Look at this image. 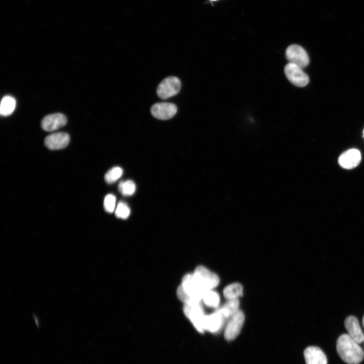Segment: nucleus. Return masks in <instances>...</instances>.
Listing matches in <instances>:
<instances>
[{
	"instance_id": "obj_1",
	"label": "nucleus",
	"mask_w": 364,
	"mask_h": 364,
	"mask_svg": "<svg viewBox=\"0 0 364 364\" xmlns=\"http://www.w3.org/2000/svg\"><path fill=\"white\" fill-rule=\"evenodd\" d=\"M336 349L340 357L348 364H358L363 359L362 349L348 334H343L338 338Z\"/></svg>"
},
{
	"instance_id": "obj_2",
	"label": "nucleus",
	"mask_w": 364,
	"mask_h": 364,
	"mask_svg": "<svg viewBox=\"0 0 364 364\" xmlns=\"http://www.w3.org/2000/svg\"><path fill=\"white\" fill-rule=\"evenodd\" d=\"M193 276L199 287L204 293L213 290L219 284V277L204 266H197Z\"/></svg>"
},
{
	"instance_id": "obj_3",
	"label": "nucleus",
	"mask_w": 364,
	"mask_h": 364,
	"mask_svg": "<svg viewBox=\"0 0 364 364\" xmlns=\"http://www.w3.org/2000/svg\"><path fill=\"white\" fill-rule=\"evenodd\" d=\"M186 316L191 321L197 330L203 333V320L205 315L201 303L185 304L183 308Z\"/></svg>"
},
{
	"instance_id": "obj_4",
	"label": "nucleus",
	"mask_w": 364,
	"mask_h": 364,
	"mask_svg": "<svg viewBox=\"0 0 364 364\" xmlns=\"http://www.w3.org/2000/svg\"><path fill=\"white\" fill-rule=\"evenodd\" d=\"M181 88V82L175 76L164 79L158 85L157 94L161 99L165 100L177 95Z\"/></svg>"
},
{
	"instance_id": "obj_5",
	"label": "nucleus",
	"mask_w": 364,
	"mask_h": 364,
	"mask_svg": "<svg viewBox=\"0 0 364 364\" xmlns=\"http://www.w3.org/2000/svg\"><path fill=\"white\" fill-rule=\"evenodd\" d=\"M245 321L243 312L239 310L229 318L224 329V336L225 340L231 341L235 339L239 334Z\"/></svg>"
},
{
	"instance_id": "obj_6",
	"label": "nucleus",
	"mask_w": 364,
	"mask_h": 364,
	"mask_svg": "<svg viewBox=\"0 0 364 364\" xmlns=\"http://www.w3.org/2000/svg\"><path fill=\"white\" fill-rule=\"evenodd\" d=\"M284 72L287 79L297 86L303 87L309 82L308 75L302 68L294 64L288 63L285 67Z\"/></svg>"
},
{
	"instance_id": "obj_7",
	"label": "nucleus",
	"mask_w": 364,
	"mask_h": 364,
	"mask_svg": "<svg viewBox=\"0 0 364 364\" xmlns=\"http://www.w3.org/2000/svg\"><path fill=\"white\" fill-rule=\"evenodd\" d=\"M286 56L289 63L294 64L301 68L307 66L309 62L306 51L298 44L289 46L286 51Z\"/></svg>"
},
{
	"instance_id": "obj_8",
	"label": "nucleus",
	"mask_w": 364,
	"mask_h": 364,
	"mask_svg": "<svg viewBox=\"0 0 364 364\" xmlns=\"http://www.w3.org/2000/svg\"><path fill=\"white\" fill-rule=\"evenodd\" d=\"M177 110V108L175 104L162 102L154 104L151 108V113L157 119L168 120L175 115Z\"/></svg>"
},
{
	"instance_id": "obj_9",
	"label": "nucleus",
	"mask_w": 364,
	"mask_h": 364,
	"mask_svg": "<svg viewBox=\"0 0 364 364\" xmlns=\"http://www.w3.org/2000/svg\"><path fill=\"white\" fill-rule=\"evenodd\" d=\"M225 319L218 308L211 314H205L203 320L204 331L211 333L219 332L223 327Z\"/></svg>"
},
{
	"instance_id": "obj_10",
	"label": "nucleus",
	"mask_w": 364,
	"mask_h": 364,
	"mask_svg": "<svg viewBox=\"0 0 364 364\" xmlns=\"http://www.w3.org/2000/svg\"><path fill=\"white\" fill-rule=\"evenodd\" d=\"M67 122V119L64 114L54 113L44 117L41 121V126L45 131H52L64 126Z\"/></svg>"
},
{
	"instance_id": "obj_11",
	"label": "nucleus",
	"mask_w": 364,
	"mask_h": 364,
	"mask_svg": "<svg viewBox=\"0 0 364 364\" xmlns=\"http://www.w3.org/2000/svg\"><path fill=\"white\" fill-rule=\"evenodd\" d=\"M359 151L351 149L343 152L338 158V163L343 168L351 169L356 167L361 161Z\"/></svg>"
},
{
	"instance_id": "obj_12",
	"label": "nucleus",
	"mask_w": 364,
	"mask_h": 364,
	"mask_svg": "<svg viewBox=\"0 0 364 364\" xmlns=\"http://www.w3.org/2000/svg\"><path fill=\"white\" fill-rule=\"evenodd\" d=\"M70 141L69 135L59 132L51 134L44 139L46 146L51 150H59L65 148Z\"/></svg>"
},
{
	"instance_id": "obj_13",
	"label": "nucleus",
	"mask_w": 364,
	"mask_h": 364,
	"mask_svg": "<svg viewBox=\"0 0 364 364\" xmlns=\"http://www.w3.org/2000/svg\"><path fill=\"white\" fill-rule=\"evenodd\" d=\"M344 325L349 336L357 343L364 340V335L361 330L357 319L354 316H349L345 320Z\"/></svg>"
},
{
	"instance_id": "obj_14",
	"label": "nucleus",
	"mask_w": 364,
	"mask_h": 364,
	"mask_svg": "<svg viewBox=\"0 0 364 364\" xmlns=\"http://www.w3.org/2000/svg\"><path fill=\"white\" fill-rule=\"evenodd\" d=\"M306 364H327V358L324 352L316 346L307 347L304 351Z\"/></svg>"
},
{
	"instance_id": "obj_15",
	"label": "nucleus",
	"mask_w": 364,
	"mask_h": 364,
	"mask_svg": "<svg viewBox=\"0 0 364 364\" xmlns=\"http://www.w3.org/2000/svg\"><path fill=\"white\" fill-rule=\"evenodd\" d=\"M239 299H229L219 310L225 318H229L239 310Z\"/></svg>"
},
{
	"instance_id": "obj_16",
	"label": "nucleus",
	"mask_w": 364,
	"mask_h": 364,
	"mask_svg": "<svg viewBox=\"0 0 364 364\" xmlns=\"http://www.w3.org/2000/svg\"><path fill=\"white\" fill-rule=\"evenodd\" d=\"M223 294L227 300L239 299L242 296L243 287L238 283L231 284L224 288Z\"/></svg>"
},
{
	"instance_id": "obj_17",
	"label": "nucleus",
	"mask_w": 364,
	"mask_h": 364,
	"mask_svg": "<svg viewBox=\"0 0 364 364\" xmlns=\"http://www.w3.org/2000/svg\"><path fill=\"white\" fill-rule=\"evenodd\" d=\"M16 100L12 96H6L3 98L0 106V113L3 116L11 115L15 110Z\"/></svg>"
},
{
	"instance_id": "obj_18",
	"label": "nucleus",
	"mask_w": 364,
	"mask_h": 364,
	"mask_svg": "<svg viewBox=\"0 0 364 364\" xmlns=\"http://www.w3.org/2000/svg\"><path fill=\"white\" fill-rule=\"evenodd\" d=\"M202 300L207 306L216 308L219 305L220 297L216 292L211 290L205 292L203 296Z\"/></svg>"
},
{
	"instance_id": "obj_19",
	"label": "nucleus",
	"mask_w": 364,
	"mask_h": 364,
	"mask_svg": "<svg viewBox=\"0 0 364 364\" xmlns=\"http://www.w3.org/2000/svg\"><path fill=\"white\" fill-rule=\"evenodd\" d=\"M118 190L122 195L129 196L134 193L136 190L135 184L131 180L122 181L118 185Z\"/></svg>"
},
{
	"instance_id": "obj_20",
	"label": "nucleus",
	"mask_w": 364,
	"mask_h": 364,
	"mask_svg": "<svg viewBox=\"0 0 364 364\" xmlns=\"http://www.w3.org/2000/svg\"><path fill=\"white\" fill-rule=\"evenodd\" d=\"M123 169L120 167H114L105 174V180L108 184L116 181L122 175Z\"/></svg>"
},
{
	"instance_id": "obj_21",
	"label": "nucleus",
	"mask_w": 364,
	"mask_h": 364,
	"mask_svg": "<svg viewBox=\"0 0 364 364\" xmlns=\"http://www.w3.org/2000/svg\"><path fill=\"white\" fill-rule=\"evenodd\" d=\"M130 210L127 204L123 201H120L115 210V214L117 217L121 219H126L129 215Z\"/></svg>"
},
{
	"instance_id": "obj_22",
	"label": "nucleus",
	"mask_w": 364,
	"mask_h": 364,
	"mask_svg": "<svg viewBox=\"0 0 364 364\" xmlns=\"http://www.w3.org/2000/svg\"><path fill=\"white\" fill-rule=\"evenodd\" d=\"M116 197L111 194H107L104 200V207L106 211L112 213L116 208Z\"/></svg>"
},
{
	"instance_id": "obj_23",
	"label": "nucleus",
	"mask_w": 364,
	"mask_h": 364,
	"mask_svg": "<svg viewBox=\"0 0 364 364\" xmlns=\"http://www.w3.org/2000/svg\"><path fill=\"white\" fill-rule=\"evenodd\" d=\"M362 325H363V327H364V316H363V318H362Z\"/></svg>"
},
{
	"instance_id": "obj_24",
	"label": "nucleus",
	"mask_w": 364,
	"mask_h": 364,
	"mask_svg": "<svg viewBox=\"0 0 364 364\" xmlns=\"http://www.w3.org/2000/svg\"><path fill=\"white\" fill-rule=\"evenodd\" d=\"M363 136L364 137V129H363Z\"/></svg>"
},
{
	"instance_id": "obj_25",
	"label": "nucleus",
	"mask_w": 364,
	"mask_h": 364,
	"mask_svg": "<svg viewBox=\"0 0 364 364\" xmlns=\"http://www.w3.org/2000/svg\"><path fill=\"white\" fill-rule=\"evenodd\" d=\"M210 1H217V0H210Z\"/></svg>"
},
{
	"instance_id": "obj_26",
	"label": "nucleus",
	"mask_w": 364,
	"mask_h": 364,
	"mask_svg": "<svg viewBox=\"0 0 364 364\" xmlns=\"http://www.w3.org/2000/svg\"><path fill=\"white\" fill-rule=\"evenodd\" d=\"M363 341H364V340H363Z\"/></svg>"
}]
</instances>
